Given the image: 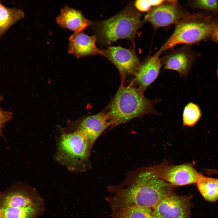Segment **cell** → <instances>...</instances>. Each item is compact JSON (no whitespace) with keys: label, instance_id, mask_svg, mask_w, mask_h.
<instances>
[{"label":"cell","instance_id":"cell-24","mask_svg":"<svg viewBox=\"0 0 218 218\" xmlns=\"http://www.w3.org/2000/svg\"><path fill=\"white\" fill-rule=\"evenodd\" d=\"M211 39L218 43V17L214 24Z\"/></svg>","mask_w":218,"mask_h":218},{"label":"cell","instance_id":"cell-15","mask_svg":"<svg viewBox=\"0 0 218 218\" xmlns=\"http://www.w3.org/2000/svg\"><path fill=\"white\" fill-rule=\"evenodd\" d=\"M39 198L33 194L22 191L10 193L2 199L0 207L24 208L41 205Z\"/></svg>","mask_w":218,"mask_h":218},{"label":"cell","instance_id":"cell-20","mask_svg":"<svg viewBox=\"0 0 218 218\" xmlns=\"http://www.w3.org/2000/svg\"><path fill=\"white\" fill-rule=\"evenodd\" d=\"M201 115L198 106L193 103L187 104L184 108L183 115L184 125L190 126L194 125L200 118Z\"/></svg>","mask_w":218,"mask_h":218},{"label":"cell","instance_id":"cell-6","mask_svg":"<svg viewBox=\"0 0 218 218\" xmlns=\"http://www.w3.org/2000/svg\"><path fill=\"white\" fill-rule=\"evenodd\" d=\"M177 0H164L152 7L145 16L143 22L150 23L154 31L176 25L190 14Z\"/></svg>","mask_w":218,"mask_h":218},{"label":"cell","instance_id":"cell-25","mask_svg":"<svg viewBox=\"0 0 218 218\" xmlns=\"http://www.w3.org/2000/svg\"><path fill=\"white\" fill-rule=\"evenodd\" d=\"M217 75L218 76V69H217Z\"/></svg>","mask_w":218,"mask_h":218},{"label":"cell","instance_id":"cell-11","mask_svg":"<svg viewBox=\"0 0 218 218\" xmlns=\"http://www.w3.org/2000/svg\"><path fill=\"white\" fill-rule=\"evenodd\" d=\"M74 124V131L85 133L92 147L98 137L111 126L107 114L104 112L85 117L75 121Z\"/></svg>","mask_w":218,"mask_h":218},{"label":"cell","instance_id":"cell-1","mask_svg":"<svg viewBox=\"0 0 218 218\" xmlns=\"http://www.w3.org/2000/svg\"><path fill=\"white\" fill-rule=\"evenodd\" d=\"M165 162L129 172L121 184L109 187L113 194L105 199L112 211L130 206L152 209L163 198L172 193L173 186L161 179Z\"/></svg>","mask_w":218,"mask_h":218},{"label":"cell","instance_id":"cell-18","mask_svg":"<svg viewBox=\"0 0 218 218\" xmlns=\"http://www.w3.org/2000/svg\"><path fill=\"white\" fill-rule=\"evenodd\" d=\"M197 186L205 200L212 202L218 200V179L205 176L197 183Z\"/></svg>","mask_w":218,"mask_h":218},{"label":"cell","instance_id":"cell-2","mask_svg":"<svg viewBox=\"0 0 218 218\" xmlns=\"http://www.w3.org/2000/svg\"><path fill=\"white\" fill-rule=\"evenodd\" d=\"M138 88L120 87L110 102L106 113L111 123L115 126L146 114H158L154 106L159 100H150Z\"/></svg>","mask_w":218,"mask_h":218},{"label":"cell","instance_id":"cell-12","mask_svg":"<svg viewBox=\"0 0 218 218\" xmlns=\"http://www.w3.org/2000/svg\"><path fill=\"white\" fill-rule=\"evenodd\" d=\"M95 36H89L82 31L74 33L68 38V51L69 54L79 58L97 54L101 55V50L95 45Z\"/></svg>","mask_w":218,"mask_h":218},{"label":"cell","instance_id":"cell-19","mask_svg":"<svg viewBox=\"0 0 218 218\" xmlns=\"http://www.w3.org/2000/svg\"><path fill=\"white\" fill-rule=\"evenodd\" d=\"M152 209L136 206L121 208L112 211L113 218H153Z\"/></svg>","mask_w":218,"mask_h":218},{"label":"cell","instance_id":"cell-5","mask_svg":"<svg viewBox=\"0 0 218 218\" xmlns=\"http://www.w3.org/2000/svg\"><path fill=\"white\" fill-rule=\"evenodd\" d=\"M143 23L140 12L130 5L111 18L97 23L96 31L104 44L121 39L133 40Z\"/></svg>","mask_w":218,"mask_h":218},{"label":"cell","instance_id":"cell-17","mask_svg":"<svg viewBox=\"0 0 218 218\" xmlns=\"http://www.w3.org/2000/svg\"><path fill=\"white\" fill-rule=\"evenodd\" d=\"M41 208V205L24 208L0 207V218H35Z\"/></svg>","mask_w":218,"mask_h":218},{"label":"cell","instance_id":"cell-14","mask_svg":"<svg viewBox=\"0 0 218 218\" xmlns=\"http://www.w3.org/2000/svg\"><path fill=\"white\" fill-rule=\"evenodd\" d=\"M55 20L61 28L70 30L74 33L82 31L91 24L80 10L68 5H65L61 9Z\"/></svg>","mask_w":218,"mask_h":218},{"label":"cell","instance_id":"cell-7","mask_svg":"<svg viewBox=\"0 0 218 218\" xmlns=\"http://www.w3.org/2000/svg\"><path fill=\"white\" fill-rule=\"evenodd\" d=\"M191 198L173 193L167 196L152 209L153 218H190Z\"/></svg>","mask_w":218,"mask_h":218},{"label":"cell","instance_id":"cell-21","mask_svg":"<svg viewBox=\"0 0 218 218\" xmlns=\"http://www.w3.org/2000/svg\"><path fill=\"white\" fill-rule=\"evenodd\" d=\"M190 7L205 10L214 15L218 14V2L217 0H195L189 1Z\"/></svg>","mask_w":218,"mask_h":218},{"label":"cell","instance_id":"cell-13","mask_svg":"<svg viewBox=\"0 0 218 218\" xmlns=\"http://www.w3.org/2000/svg\"><path fill=\"white\" fill-rule=\"evenodd\" d=\"M157 51L152 55H149L141 64L135 76V81L139 89L144 92L147 88L157 77L162 65Z\"/></svg>","mask_w":218,"mask_h":218},{"label":"cell","instance_id":"cell-23","mask_svg":"<svg viewBox=\"0 0 218 218\" xmlns=\"http://www.w3.org/2000/svg\"><path fill=\"white\" fill-rule=\"evenodd\" d=\"M11 116L10 113L1 111L0 110V129L4 124L9 120Z\"/></svg>","mask_w":218,"mask_h":218},{"label":"cell","instance_id":"cell-3","mask_svg":"<svg viewBox=\"0 0 218 218\" xmlns=\"http://www.w3.org/2000/svg\"><path fill=\"white\" fill-rule=\"evenodd\" d=\"M218 17L209 13H191L175 25L172 35L157 51L160 54L180 44L189 45L211 39Z\"/></svg>","mask_w":218,"mask_h":218},{"label":"cell","instance_id":"cell-8","mask_svg":"<svg viewBox=\"0 0 218 218\" xmlns=\"http://www.w3.org/2000/svg\"><path fill=\"white\" fill-rule=\"evenodd\" d=\"M101 55L114 64L123 78L135 75L141 64L133 48L127 49L120 46H110L101 50Z\"/></svg>","mask_w":218,"mask_h":218},{"label":"cell","instance_id":"cell-4","mask_svg":"<svg viewBox=\"0 0 218 218\" xmlns=\"http://www.w3.org/2000/svg\"><path fill=\"white\" fill-rule=\"evenodd\" d=\"M92 147L83 132L64 133L58 142L56 159L71 170L85 171L91 167L90 155Z\"/></svg>","mask_w":218,"mask_h":218},{"label":"cell","instance_id":"cell-22","mask_svg":"<svg viewBox=\"0 0 218 218\" xmlns=\"http://www.w3.org/2000/svg\"><path fill=\"white\" fill-rule=\"evenodd\" d=\"M164 0H138L135 1L134 6L140 12H148L152 7L158 6L162 3Z\"/></svg>","mask_w":218,"mask_h":218},{"label":"cell","instance_id":"cell-16","mask_svg":"<svg viewBox=\"0 0 218 218\" xmlns=\"http://www.w3.org/2000/svg\"><path fill=\"white\" fill-rule=\"evenodd\" d=\"M24 16L22 10L6 7L0 2V39L11 27Z\"/></svg>","mask_w":218,"mask_h":218},{"label":"cell","instance_id":"cell-10","mask_svg":"<svg viewBox=\"0 0 218 218\" xmlns=\"http://www.w3.org/2000/svg\"><path fill=\"white\" fill-rule=\"evenodd\" d=\"M195 54L187 45L171 50L160 58L164 69L178 72L184 77L187 75L196 57Z\"/></svg>","mask_w":218,"mask_h":218},{"label":"cell","instance_id":"cell-9","mask_svg":"<svg viewBox=\"0 0 218 218\" xmlns=\"http://www.w3.org/2000/svg\"><path fill=\"white\" fill-rule=\"evenodd\" d=\"M160 175L162 179L173 186L197 184L205 177L191 164L171 165L166 162Z\"/></svg>","mask_w":218,"mask_h":218}]
</instances>
